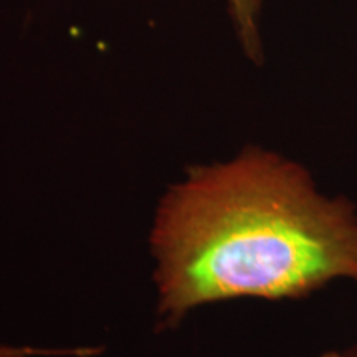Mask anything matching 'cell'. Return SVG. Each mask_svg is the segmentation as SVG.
<instances>
[{"instance_id": "cell-4", "label": "cell", "mask_w": 357, "mask_h": 357, "mask_svg": "<svg viewBox=\"0 0 357 357\" xmlns=\"http://www.w3.org/2000/svg\"><path fill=\"white\" fill-rule=\"evenodd\" d=\"M319 357H347V356L341 354V352H337V351H328V352H324V354H321Z\"/></svg>"}, {"instance_id": "cell-2", "label": "cell", "mask_w": 357, "mask_h": 357, "mask_svg": "<svg viewBox=\"0 0 357 357\" xmlns=\"http://www.w3.org/2000/svg\"><path fill=\"white\" fill-rule=\"evenodd\" d=\"M236 33L243 45V50L252 60H261V40L258 30L260 0H227Z\"/></svg>"}, {"instance_id": "cell-5", "label": "cell", "mask_w": 357, "mask_h": 357, "mask_svg": "<svg viewBox=\"0 0 357 357\" xmlns=\"http://www.w3.org/2000/svg\"><path fill=\"white\" fill-rule=\"evenodd\" d=\"M347 357H357V351H352V352H349V354H346Z\"/></svg>"}, {"instance_id": "cell-3", "label": "cell", "mask_w": 357, "mask_h": 357, "mask_svg": "<svg viewBox=\"0 0 357 357\" xmlns=\"http://www.w3.org/2000/svg\"><path fill=\"white\" fill-rule=\"evenodd\" d=\"M100 349L95 347H65V349H48V347L30 346H3L0 344V357H93Z\"/></svg>"}, {"instance_id": "cell-1", "label": "cell", "mask_w": 357, "mask_h": 357, "mask_svg": "<svg viewBox=\"0 0 357 357\" xmlns=\"http://www.w3.org/2000/svg\"><path fill=\"white\" fill-rule=\"evenodd\" d=\"M160 329L211 303L298 300L337 280L357 284V211L301 164L260 146L187 167L151 229Z\"/></svg>"}]
</instances>
